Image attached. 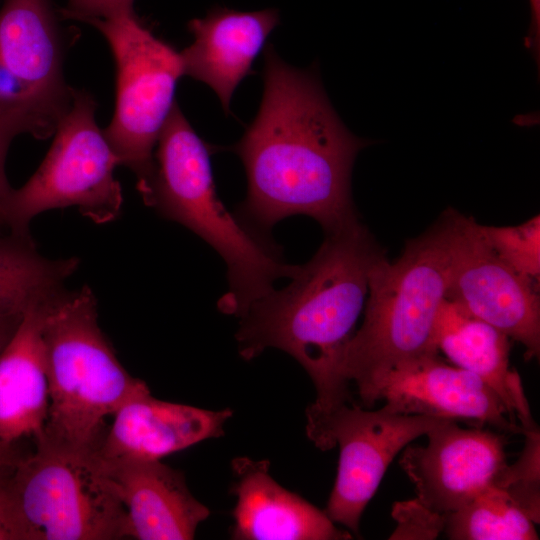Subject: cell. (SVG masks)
<instances>
[{"label": "cell", "mask_w": 540, "mask_h": 540, "mask_svg": "<svg viewBox=\"0 0 540 540\" xmlns=\"http://www.w3.org/2000/svg\"><path fill=\"white\" fill-rule=\"evenodd\" d=\"M263 81L258 113L231 147L247 176L242 222L268 231L286 217L306 215L329 232L358 219L352 168L371 142L340 120L316 68L290 66L272 44L264 50Z\"/></svg>", "instance_id": "cell-1"}, {"label": "cell", "mask_w": 540, "mask_h": 540, "mask_svg": "<svg viewBox=\"0 0 540 540\" xmlns=\"http://www.w3.org/2000/svg\"><path fill=\"white\" fill-rule=\"evenodd\" d=\"M384 255L359 218L325 232L288 286L258 298L239 317L235 338L243 359L277 348L311 378L316 400L306 410V428L350 401L344 356L365 305L370 271Z\"/></svg>", "instance_id": "cell-2"}, {"label": "cell", "mask_w": 540, "mask_h": 540, "mask_svg": "<svg viewBox=\"0 0 540 540\" xmlns=\"http://www.w3.org/2000/svg\"><path fill=\"white\" fill-rule=\"evenodd\" d=\"M177 103V102H176ZM174 104L154 151V171L141 195L162 217L178 222L213 247L227 266L222 313L240 317L280 278L299 265L286 263L275 245L232 215L219 199L205 143Z\"/></svg>", "instance_id": "cell-3"}, {"label": "cell", "mask_w": 540, "mask_h": 540, "mask_svg": "<svg viewBox=\"0 0 540 540\" xmlns=\"http://www.w3.org/2000/svg\"><path fill=\"white\" fill-rule=\"evenodd\" d=\"M451 225L447 209L420 236L406 243L390 262L385 255L372 267L364 319L350 340L343 374L355 383L362 403H376L381 379L395 366L438 355L436 318L449 285Z\"/></svg>", "instance_id": "cell-4"}, {"label": "cell", "mask_w": 540, "mask_h": 540, "mask_svg": "<svg viewBox=\"0 0 540 540\" xmlns=\"http://www.w3.org/2000/svg\"><path fill=\"white\" fill-rule=\"evenodd\" d=\"M42 338L49 407L39 439L97 451L105 418L149 388L117 359L98 325L97 301L88 286L65 288L45 304Z\"/></svg>", "instance_id": "cell-5"}, {"label": "cell", "mask_w": 540, "mask_h": 540, "mask_svg": "<svg viewBox=\"0 0 540 540\" xmlns=\"http://www.w3.org/2000/svg\"><path fill=\"white\" fill-rule=\"evenodd\" d=\"M96 108L90 93L74 90L42 163L12 192L5 222L9 233L31 237V220L57 208L77 207L96 224L119 216L123 195L114 170L120 160L97 125Z\"/></svg>", "instance_id": "cell-6"}, {"label": "cell", "mask_w": 540, "mask_h": 540, "mask_svg": "<svg viewBox=\"0 0 540 540\" xmlns=\"http://www.w3.org/2000/svg\"><path fill=\"white\" fill-rule=\"evenodd\" d=\"M10 473L11 489L29 540L124 538L125 508L96 451L36 440L34 454Z\"/></svg>", "instance_id": "cell-7"}, {"label": "cell", "mask_w": 540, "mask_h": 540, "mask_svg": "<svg viewBox=\"0 0 540 540\" xmlns=\"http://www.w3.org/2000/svg\"><path fill=\"white\" fill-rule=\"evenodd\" d=\"M106 38L116 67L115 111L103 132L120 165L136 176L140 195L154 171V151L184 76L180 52L133 12L89 22Z\"/></svg>", "instance_id": "cell-8"}, {"label": "cell", "mask_w": 540, "mask_h": 540, "mask_svg": "<svg viewBox=\"0 0 540 540\" xmlns=\"http://www.w3.org/2000/svg\"><path fill=\"white\" fill-rule=\"evenodd\" d=\"M446 421L394 412L385 405L365 410L346 403L307 428L308 438L318 449L339 447L337 476L324 511L327 516L358 534L361 516L394 457Z\"/></svg>", "instance_id": "cell-9"}, {"label": "cell", "mask_w": 540, "mask_h": 540, "mask_svg": "<svg viewBox=\"0 0 540 540\" xmlns=\"http://www.w3.org/2000/svg\"><path fill=\"white\" fill-rule=\"evenodd\" d=\"M451 272L446 298L525 347L540 352V300L536 283L502 261L483 238L479 224L448 209Z\"/></svg>", "instance_id": "cell-10"}, {"label": "cell", "mask_w": 540, "mask_h": 540, "mask_svg": "<svg viewBox=\"0 0 540 540\" xmlns=\"http://www.w3.org/2000/svg\"><path fill=\"white\" fill-rule=\"evenodd\" d=\"M425 446H408L400 466L415 485L417 500L442 515L464 506L495 483L505 467L503 437L446 421L427 434Z\"/></svg>", "instance_id": "cell-11"}, {"label": "cell", "mask_w": 540, "mask_h": 540, "mask_svg": "<svg viewBox=\"0 0 540 540\" xmlns=\"http://www.w3.org/2000/svg\"><path fill=\"white\" fill-rule=\"evenodd\" d=\"M390 410L487 424L498 430L521 433L500 397L473 373L426 356L395 366L380 381L376 402Z\"/></svg>", "instance_id": "cell-12"}, {"label": "cell", "mask_w": 540, "mask_h": 540, "mask_svg": "<svg viewBox=\"0 0 540 540\" xmlns=\"http://www.w3.org/2000/svg\"><path fill=\"white\" fill-rule=\"evenodd\" d=\"M64 43L50 0H5L0 9V67L36 111L57 127L74 90L63 75Z\"/></svg>", "instance_id": "cell-13"}, {"label": "cell", "mask_w": 540, "mask_h": 540, "mask_svg": "<svg viewBox=\"0 0 540 540\" xmlns=\"http://www.w3.org/2000/svg\"><path fill=\"white\" fill-rule=\"evenodd\" d=\"M100 459L125 508L123 535L138 540H190L210 510L186 485L183 473L161 460Z\"/></svg>", "instance_id": "cell-14"}, {"label": "cell", "mask_w": 540, "mask_h": 540, "mask_svg": "<svg viewBox=\"0 0 540 540\" xmlns=\"http://www.w3.org/2000/svg\"><path fill=\"white\" fill-rule=\"evenodd\" d=\"M229 408L208 410L154 398L150 390L127 400L112 415L96 454L102 460H161L223 435Z\"/></svg>", "instance_id": "cell-15"}, {"label": "cell", "mask_w": 540, "mask_h": 540, "mask_svg": "<svg viewBox=\"0 0 540 540\" xmlns=\"http://www.w3.org/2000/svg\"><path fill=\"white\" fill-rule=\"evenodd\" d=\"M231 468L236 498L230 535L236 540H344L352 535L313 504L282 487L268 460L237 457Z\"/></svg>", "instance_id": "cell-16"}, {"label": "cell", "mask_w": 540, "mask_h": 540, "mask_svg": "<svg viewBox=\"0 0 540 540\" xmlns=\"http://www.w3.org/2000/svg\"><path fill=\"white\" fill-rule=\"evenodd\" d=\"M278 22L276 9L244 12L224 7L190 20L194 41L180 52L184 75L207 84L228 115L235 89L254 73L252 64Z\"/></svg>", "instance_id": "cell-17"}, {"label": "cell", "mask_w": 540, "mask_h": 540, "mask_svg": "<svg viewBox=\"0 0 540 540\" xmlns=\"http://www.w3.org/2000/svg\"><path fill=\"white\" fill-rule=\"evenodd\" d=\"M436 348L453 365L483 380L502 400L524 433L537 429L519 374L509 364V337L445 298L434 330ZM523 433V434H524Z\"/></svg>", "instance_id": "cell-18"}, {"label": "cell", "mask_w": 540, "mask_h": 540, "mask_svg": "<svg viewBox=\"0 0 540 540\" xmlns=\"http://www.w3.org/2000/svg\"><path fill=\"white\" fill-rule=\"evenodd\" d=\"M46 303L24 312L0 352V442L4 444L13 445L23 437L37 440L43 434L49 407L42 338Z\"/></svg>", "instance_id": "cell-19"}, {"label": "cell", "mask_w": 540, "mask_h": 540, "mask_svg": "<svg viewBox=\"0 0 540 540\" xmlns=\"http://www.w3.org/2000/svg\"><path fill=\"white\" fill-rule=\"evenodd\" d=\"M79 262L77 257L49 259L32 237L0 233V316L23 315L54 298Z\"/></svg>", "instance_id": "cell-20"}, {"label": "cell", "mask_w": 540, "mask_h": 540, "mask_svg": "<svg viewBox=\"0 0 540 540\" xmlns=\"http://www.w3.org/2000/svg\"><path fill=\"white\" fill-rule=\"evenodd\" d=\"M444 530L454 540L538 539L532 519L495 485L447 514Z\"/></svg>", "instance_id": "cell-21"}, {"label": "cell", "mask_w": 540, "mask_h": 540, "mask_svg": "<svg viewBox=\"0 0 540 540\" xmlns=\"http://www.w3.org/2000/svg\"><path fill=\"white\" fill-rule=\"evenodd\" d=\"M480 232L497 256L521 276L536 283L540 276V216L517 226H484Z\"/></svg>", "instance_id": "cell-22"}, {"label": "cell", "mask_w": 540, "mask_h": 540, "mask_svg": "<svg viewBox=\"0 0 540 540\" xmlns=\"http://www.w3.org/2000/svg\"><path fill=\"white\" fill-rule=\"evenodd\" d=\"M526 442L521 456L513 465L506 464L496 487L505 491L532 519L539 522V432L538 428L524 433Z\"/></svg>", "instance_id": "cell-23"}, {"label": "cell", "mask_w": 540, "mask_h": 540, "mask_svg": "<svg viewBox=\"0 0 540 540\" xmlns=\"http://www.w3.org/2000/svg\"><path fill=\"white\" fill-rule=\"evenodd\" d=\"M22 133L46 139L54 132L32 117L0 114V228H5L7 208L14 190L8 182L5 171L7 152L13 139Z\"/></svg>", "instance_id": "cell-24"}, {"label": "cell", "mask_w": 540, "mask_h": 540, "mask_svg": "<svg viewBox=\"0 0 540 540\" xmlns=\"http://www.w3.org/2000/svg\"><path fill=\"white\" fill-rule=\"evenodd\" d=\"M393 516L397 519L398 527L391 539L435 538L444 529L446 520V515L428 509L416 498L396 503Z\"/></svg>", "instance_id": "cell-25"}, {"label": "cell", "mask_w": 540, "mask_h": 540, "mask_svg": "<svg viewBox=\"0 0 540 540\" xmlns=\"http://www.w3.org/2000/svg\"><path fill=\"white\" fill-rule=\"evenodd\" d=\"M10 468L0 470V540H29L11 489L10 474L7 473Z\"/></svg>", "instance_id": "cell-26"}, {"label": "cell", "mask_w": 540, "mask_h": 540, "mask_svg": "<svg viewBox=\"0 0 540 540\" xmlns=\"http://www.w3.org/2000/svg\"><path fill=\"white\" fill-rule=\"evenodd\" d=\"M134 0H67L61 13L67 19L89 23L133 12Z\"/></svg>", "instance_id": "cell-27"}, {"label": "cell", "mask_w": 540, "mask_h": 540, "mask_svg": "<svg viewBox=\"0 0 540 540\" xmlns=\"http://www.w3.org/2000/svg\"><path fill=\"white\" fill-rule=\"evenodd\" d=\"M531 21L528 34L525 38V47L530 51L533 59L540 67V0H529Z\"/></svg>", "instance_id": "cell-28"}, {"label": "cell", "mask_w": 540, "mask_h": 540, "mask_svg": "<svg viewBox=\"0 0 540 540\" xmlns=\"http://www.w3.org/2000/svg\"><path fill=\"white\" fill-rule=\"evenodd\" d=\"M22 316H0V352L14 334Z\"/></svg>", "instance_id": "cell-29"}, {"label": "cell", "mask_w": 540, "mask_h": 540, "mask_svg": "<svg viewBox=\"0 0 540 540\" xmlns=\"http://www.w3.org/2000/svg\"><path fill=\"white\" fill-rule=\"evenodd\" d=\"M19 459L13 445L0 442V470L14 466Z\"/></svg>", "instance_id": "cell-30"}]
</instances>
